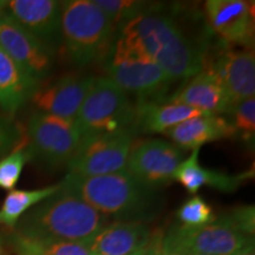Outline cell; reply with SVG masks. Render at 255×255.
Instances as JSON below:
<instances>
[{"label": "cell", "instance_id": "obj_1", "mask_svg": "<svg viewBox=\"0 0 255 255\" xmlns=\"http://www.w3.org/2000/svg\"><path fill=\"white\" fill-rule=\"evenodd\" d=\"M117 41L151 59L171 82L187 81L205 66V56L199 47L173 18L159 13L157 8L124 23Z\"/></svg>", "mask_w": 255, "mask_h": 255}, {"label": "cell", "instance_id": "obj_2", "mask_svg": "<svg viewBox=\"0 0 255 255\" xmlns=\"http://www.w3.org/2000/svg\"><path fill=\"white\" fill-rule=\"evenodd\" d=\"M59 187L116 221L146 222L163 206L159 189L145 186L127 170L94 177L66 174Z\"/></svg>", "mask_w": 255, "mask_h": 255}, {"label": "cell", "instance_id": "obj_3", "mask_svg": "<svg viewBox=\"0 0 255 255\" xmlns=\"http://www.w3.org/2000/svg\"><path fill=\"white\" fill-rule=\"evenodd\" d=\"M109 222V218L59 187L19 219L14 235L88 245Z\"/></svg>", "mask_w": 255, "mask_h": 255}, {"label": "cell", "instance_id": "obj_4", "mask_svg": "<svg viewBox=\"0 0 255 255\" xmlns=\"http://www.w3.org/2000/svg\"><path fill=\"white\" fill-rule=\"evenodd\" d=\"M113 23L91 0L62 1V44L71 62L87 66L105 52Z\"/></svg>", "mask_w": 255, "mask_h": 255}, {"label": "cell", "instance_id": "obj_5", "mask_svg": "<svg viewBox=\"0 0 255 255\" xmlns=\"http://www.w3.org/2000/svg\"><path fill=\"white\" fill-rule=\"evenodd\" d=\"M75 121L82 139L135 129L136 107L109 77H95Z\"/></svg>", "mask_w": 255, "mask_h": 255}, {"label": "cell", "instance_id": "obj_6", "mask_svg": "<svg viewBox=\"0 0 255 255\" xmlns=\"http://www.w3.org/2000/svg\"><path fill=\"white\" fill-rule=\"evenodd\" d=\"M82 136L76 121L36 111L28 119L25 146L31 159L49 168L68 165L77 151Z\"/></svg>", "mask_w": 255, "mask_h": 255}, {"label": "cell", "instance_id": "obj_7", "mask_svg": "<svg viewBox=\"0 0 255 255\" xmlns=\"http://www.w3.org/2000/svg\"><path fill=\"white\" fill-rule=\"evenodd\" d=\"M110 79L142 102H162L171 81L157 64L116 40L108 65Z\"/></svg>", "mask_w": 255, "mask_h": 255}, {"label": "cell", "instance_id": "obj_8", "mask_svg": "<svg viewBox=\"0 0 255 255\" xmlns=\"http://www.w3.org/2000/svg\"><path fill=\"white\" fill-rule=\"evenodd\" d=\"M135 135V129H126L83 138L68 163V174L94 177L124 171Z\"/></svg>", "mask_w": 255, "mask_h": 255}, {"label": "cell", "instance_id": "obj_9", "mask_svg": "<svg viewBox=\"0 0 255 255\" xmlns=\"http://www.w3.org/2000/svg\"><path fill=\"white\" fill-rule=\"evenodd\" d=\"M163 240L184 253L206 255H234L254 242L253 238L220 218L200 227L175 225L163 235Z\"/></svg>", "mask_w": 255, "mask_h": 255}, {"label": "cell", "instance_id": "obj_10", "mask_svg": "<svg viewBox=\"0 0 255 255\" xmlns=\"http://www.w3.org/2000/svg\"><path fill=\"white\" fill-rule=\"evenodd\" d=\"M0 47L39 84L51 73L53 51L21 26L6 8L0 12Z\"/></svg>", "mask_w": 255, "mask_h": 255}, {"label": "cell", "instance_id": "obj_11", "mask_svg": "<svg viewBox=\"0 0 255 255\" xmlns=\"http://www.w3.org/2000/svg\"><path fill=\"white\" fill-rule=\"evenodd\" d=\"M183 150L164 139H145L130 150L126 170L145 186L159 189L174 181Z\"/></svg>", "mask_w": 255, "mask_h": 255}, {"label": "cell", "instance_id": "obj_12", "mask_svg": "<svg viewBox=\"0 0 255 255\" xmlns=\"http://www.w3.org/2000/svg\"><path fill=\"white\" fill-rule=\"evenodd\" d=\"M6 11L24 28L55 51L62 43V1L12 0Z\"/></svg>", "mask_w": 255, "mask_h": 255}, {"label": "cell", "instance_id": "obj_13", "mask_svg": "<svg viewBox=\"0 0 255 255\" xmlns=\"http://www.w3.org/2000/svg\"><path fill=\"white\" fill-rule=\"evenodd\" d=\"M207 20L213 31L229 44L251 46L254 37L253 5L244 0H208Z\"/></svg>", "mask_w": 255, "mask_h": 255}, {"label": "cell", "instance_id": "obj_14", "mask_svg": "<svg viewBox=\"0 0 255 255\" xmlns=\"http://www.w3.org/2000/svg\"><path fill=\"white\" fill-rule=\"evenodd\" d=\"M94 79L92 76H63L51 84L38 88L31 101L39 113L75 121Z\"/></svg>", "mask_w": 255, "mask_h": 255}, {"label": "cell", "instance_id": "obj_15", "mask_svg": "<svg viewBox=\"0 0 255 255\" xmlns=\"http://www.w3.org/2000/svg\"><path fill=\"white\" fill-rule=\"evenodd\" d=\"M233 107L255 95V58L253 50L223 51L210 64Z\"/></svg>", "mask_w": 255, "mask_h": 255}, {"label": "cell", "instance_id": "obj_16", "mask_svg": "<svg viewBox=\"0 0 255 255\" xmlns=\"http://www.w3.org/2000/svg\"><path fill=\"white\" fill-rule=\"evenodd\" d=\"M156 233L146 222H109L88 244L92 255H130L150 244Z\"/></svg>", "mask_w": 255, "mask_h": 255}, {"label": "cell", "instance_id": "obj_17", "mask_svg": "<svg viewBox=\"0 0 255 255\" xmlns=\"http://www.w3.org/2000/svg\"><path fill=\"white\" fill-rule=\"evenodd\" d=\"M168 102L187 105L209 115L229 114L233 104L218 77L208 69L191 77Z\"/></svg>", "mask_w": 255, "mask_h": 255}, {"label": "cell", "instance_id": "obj_18", "mask_svg": "<svg viewBox=\"0 0 255 255\" xmlns=\"http://www.w3.org/2000/svg\"><path fill=\"white\" fill-rule=\"evenodd\" d=\"M199 154L200 149H194L189 157L181 162L174 174V181L182 184L188 193L193 195L201 187H210L223 193H233L238 190L242 183L254 176V168L245 173L232 175L201 167Z\"/></svg>", "mask_w": 255, "mask_h": 255}, {"label": "cell", "instance_id": "obj_19", "mask_svg": "<svg viewBox=\"0 0 255 255\" xmlns=\"http://www.w3.org/2000/svg\"><path fill=\"white\" fill-rule=\"evenodd\" d=\"M174 144L181 149H200L206 143L237 136L231 121L220 115H201L177 124L167 131Z\"/></svg>", "mask_w": 255, "mask_h": 255}, {"label": "cell", "instance_id": "obj_20", "mask_svg": "<svg viewBox=\"0 0 255 255\" xmlns=\"http://www.w3.org/2000/svg\"><path fill=\"white\" fill-rule=\"evenodd\" d=\"M39 88V83L30 77L0 47V108L13 116L24 107Z\"/></svg>", "mask_w": 255, "mask_h": 255}, {"label": "cell", "instance_id": "obj_21", "mask_svg": "<svg viewBox=\"0 0 255 255\" xmlns=\"http://www.w3.org/2000/svg\"><path fill=\"white\" fill-rule=\"evenodd\" d=\"M135 129L144 132H167L169 129L193 117L206 115L187 105L171 102L137 103Z\"/></svg>", "mask_w": 255, "mask_h": 255}, {"label": "cell", "instance_id": "obj_22", "mask_svg": "<svg viewBox=\"0 0 255 255\" xmlns=\"http://www.w3.org/2000/svg\"><path fill=\"white\" fill-rule=\"evenodd\" d=\"M59 184L34 190L13 189L7 194L0 208V225L14 228L19 219L43 200L58 191Z\"/></svg>", "mask_w": 255, "mask_h": 255}, {"label": "cell", "instance_id": "obj_23", "mask_svg": "<svg viewBox=\"0 0 255 255\" xmlns=\"http://www.w3.org/2000/svg\"><path fill=\"white\" fill-rule=\"evenodd\" d=\"M17 255H92L88 245L71 241L33 240L14 235Z\"/></svg>", "mask_w": 255, "mask_h": 255}, {"label": "cell", "instance_id": "obj_24", "mask_svg": "<svg viewBox=\"0 0 255 255\" xmlns=\"http://www.w3.org/2000/svg\"><path fill=\"white\" fill-rule=\"evenodd\" d=\"M95 4L104 12L111 23H128L133 18L157 8L152 2L136 0H95Z\"/></svg>", "mask_w": 255, "mask_h": 255}, {"label": "cell", "instance_id": "obj_25", "mask_svg": "<svg viewBox=\"0 0 255 255\" xmlns=\"http://www.w3.org/2000/svg\"><path fill=\"white\" fill-rule=\"evenodd\" d=\"M11 154L0 159V188L6 190H13L18 183L21 171L31 159L30 152L25 146V141L20 143Z\"/></svg>", "mask_w": 255, "mask_h": 255}, {"label": "cell", "instance_id": "obj_26", "mask_svg": "<svg viewBox=\"0 0 255 255\" xmlns=\"http://www.w3.org/2000/svg\"><path fill=\"white\" fill-rule=\"evenodd\" d=\"M177 219L186 227H200L216 219L212 207L201 196L194 195L177 210Z\"/></svg>", "mask_w": 255, "mask_h": 255}, {"label": "cell", "instance_id": "obj_27", "mask_svg": "<svg viewBox=\"0 0 255 255\" xmlns=\"http://www.w3.org/2000/svg\"><path fill=\"white\" fill-rule=\"evenodd\" d=\"M229 115H232V126L234 127L237 136L245 141L254 139L255 132V98L251 97L239 102L233 107Z\"/></svg>", "mask_w": 255, "mask_h": 255}, {"label": "cell", "instance_id": "obj_28", "mask_svg": "<svg viewBox=\"0 0 255 255\" xmlns=\"http://www.w3.org/2000/svg\"><path fill=\"white\" fill-rule=\"evenodd\" d=\"M23 141L20 128L8 117L0 116V159L11 154Z\"/></svg>", "mask_w": 255, "mask_h": 255}, {"label": "cell", "instance_id": "obj_29", "mask_svg": "<svg viewBox=\"0 0 255 255\" xmlns=\"http://www.w3.org/2000/svg\"><path fill=\"white\" fill-rule=\"evenodd\" d=\"M220 219L223 220L233 228L237 231L244 233L248 237H254L255 231V214H254V206H245L239 207V208L233 209L231 213L220 216Z\"/></svg>", "mask_w": 255, "mask_h": 255}, {"label": "cell", "instance_id": "obj_30", "mask_svg": "<svg viewBox=\"0 0 255 255\" xmlns=\"http://www.w3.org/2000/svg\"><path fill=\"white\" fill-rule=\"evenodd\" d=\"M163 233L157 232L154 239L150 241V244L148 246H145L143 250L136 252V253L130 254V255H159L162 246V239H163Z\"/></svg>", "mask_w": 255, "mask_h": 255}, {"label": "cell", "instance_id": "obj_31", "mask_svg": "<svg viewBox=\"0 0 255 255\" xmlns=\"http://www.w3.org/2000/svg\"><path fill=\"white\" fill-rule=\"evenodd\" d=\"M187 254L188 253H184L183 251L171 246V245H169L168 242H165L163 239H162V246H161L159 255H187Z\"/></svg>", "mask_w": 255, "mask_h": 255}, {"label": "cell", "instance_id": "obj_32", "mask_svg": "<svg viewBox=\"0 0 255 255\" xmlns=\"http://www.w3.org/2000/svg\"><path fill=\"white\" fill-rule=\"evenodd\" d=\"M234 255H255V250H254V242H252L251 245H248L247 247H245L244 250H241L238 253Z\"/></svg>", "mask_w": 255, "mask_h": 255}, {"label": "cell", "instance_id": "obj_33", "mask_svg": "<svg viewBox=\"0 0 255 255\" xmlns=\"http://www.w3.org/2000/svg\"><path fill=\"white\" fill-rule=\"evenodd\" d=\"M6 5H7V1H1V0H0V12L6 8Z\"/></svg>", "mask_w": 255, "mask_h": 255}, {"label": "cell", "instance_id": "obj_34", "mask_svg": "<svg viewBox=\"0 0 255 255\" xmlns=\"http://www.w3.org/2000/svg\"><path fill=\"white\" fill-rule=\"evenodd\" d=\"M187 255H206V254H197V253H188Z\"/></svg>", "mask_w": 255, "mask_h": 255}, {"label": "cell", "instance_id": "obj_35", "mask_svg": "<svg viewBox=\"0 0 255 255\" xmlns=\"http://www.w3.org/2000/svg\"><path fill=\"white\" fill-rule=\"evenodd\" d=\"M0 255H1V247H0Z\"/></svg>", "mask_w": 255, "mask_h": 255}]
</instances>
